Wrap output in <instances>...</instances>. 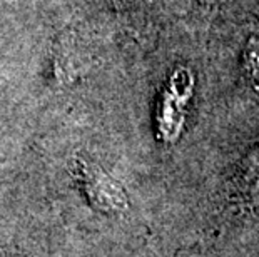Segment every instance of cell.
I'll list each match as a JSON object with an SVG mask.
<instances>
[{
    "mask_svg": "<svg viewBox=\"0 0 259 257\" xmlns=\"http://www.w3.org/2000/svg\"><path fill=\"white\" fill-rule=\"evenodd\" d=\"M194 84L192 70L181 65L170 74L164 87L157 109V132L159 137L167 144L178 140L183 132L187 104L194 92Z\"/></svg>",
    "mask_w": 259,
    "mask_h": 257,
    "instance_id": "6da1fadb",
    "label": "cell"
},
{
    "mask_svg": "<svg viewBox=\"0 0 259 257\" xmlns=\"http://www.w3.org/2000/svg\"><path fill=\"white\" fill-rule=\"evenodd\" d=\"M79 179L91 204L102 212H120L127 205L122 187L97 164L79 162Z\"/></svg>",
    "mask_w": 259,
    "mask_h": 257,
    "instance_id": "7a4b0ae2",
    "label": "cell"
},
{
    "mask_svg": "<svg viewBox=\"0 0 259 257\" xmlns=\"http://www.w3.org/2000/svg\"><path fill=\"white\" fill-rule=\"evenodd\" d=\"M244 67L252 79L259 82V35L252 37L244 50Z\"/></svg>",
    "mask_w": 259,
    "mask_h": 257,
    "instance_id": "3957f363",
    "label": "cell"
}]
</instances>
